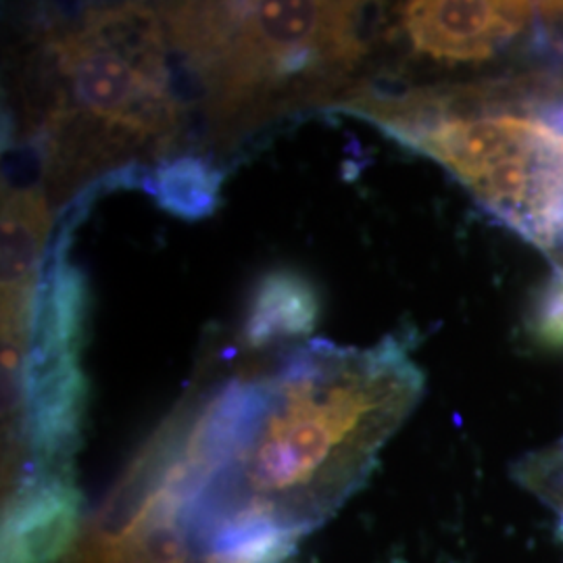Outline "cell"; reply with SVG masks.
I'll use <instances>...</instances> for the list:
<instances>
[{
	"label": "cell",
	"mask_w": 563,
	"mask_h": 563,
	"mask_svg": "<svg viewBox=\"0 0 563 563\" xmlns=\"http://www.w3.org/2000/svg\"><path fill=\"white\" fill-rule=\"evenodd\" d=\"M422 393L411 339L390 334L307 342L190 395L172 418L184 528L213 555L284 562L362 488Z\"/></svg>",
	"instance_id": "obj_1"
},
{
	"label": "cell",
	"mask_w": 563,
	"mask_h": 563,
	"mask_svg": "<svg viewBox=\"0 0 563 563\" xmlns=\"http://www.w3.org/2000/svg\"><path fill=\"white\" fill-rule=\"evenodd\" d=\"M23 69V130L59 202L167 162L188 128L157 4H88L44 21Z\"/></svg>",
	"instance_id": "obj_2"
},
{
	"label": "cell",
	"mask_w": 563,
	"mask_h": 563,
	"mask_svg": "<svg viewBox=\"0 0 563 563\" xmlns=\"http://www.w3.org/2000/svg\"><path fill=\"white\" fill-rule=\"evenodd\" d=\"M443 165L523 241L563 246V84L501 80L360 88L334 104Z\"/></svg>",
	"instance_id": "obj_3"
},
{
	"label": "cell",
	"mask_w": 563,
	"mask_h": 563,
	"mask_svg": "<svg viewBox=\"0 0 563 563\" xmlns=\"http://www.w3.org/2000/svg\"><path fill=\"white\" fill-rule=\"evenodd\" d=\"M174 65L213 141L342 101L367 55L357 2H162Z\"/></svg>",
	"instance_id": "obj_4"
},
{
	"label": "cell",
	"mask_w": 563,
	"mask_h": 563,
	"mask_svg": "<svg viewBox=\"0 0 563 563\" xmlns=\"http://www.w3.org/2000/svg\"><path fill=\"white\" fill-rule=\"evenodd\" d=\"M88 318L90 290L80 267L53 263L30 351L18 367L2 369V563L59 562L78 539Z\"/></svg>",
	"instance_id": "obj_5"
},
{
	"label": "cell",
	"mask_w": 563,
	"mask_h": 563,
	"mask_svg": "<svg viewBox=\"0 0 563 563\" xmlns=\"http://www.w3.org/2000/svg\"><path fill=\"white\" fill-rule=\"evenodd\" d=\"M395 38L416 59L443 67H478L511 53L518 42L541 44L547 4L528 2H405L393 9Z\"/></svg>",
	"instance_id": "obj_6"
},
{
	"label": "cell",
	"mask_w": 563,
	"mask_h": 563,
	"mask_svg": "<svg viewBox=\"0 0 563 563\" xmlns=\"http://www.w3.org/2000/svg\"><path fill=\"white\" fill-rule=\"evenodd\" d=\"M53 228L42 186L2 195V332H32L36 323L44 246Z\"/></svg>",
	"instance_id": "obj_7"
},
{
	"label": "cell",
	"mask_w": 563,
	"mask_h": 563,
	"mask_svg": "<svg viewBox=\"0 0 563 563\" xmlns=\"http://www.w3.org/2000/svg\"><path fill=\"white\" fill-rule=\"evenodd\" d=\"M322 313L313 280L292 267H276L255 284L242 320V344L263 349L274 342L309 336Z\"/></svg>",
	"instance_id": "obj_8"
},
{
	"label": "cell",
	"mask_w": 563,
	"mask_h": 563,
	"mask_svg": "<svg viewBox=\"0 0 563 563\" xmlns=\"http://www.w3.org/2000/svg\"><path fill=\"white\" fill-rule=\"evenodd\" d=\"M222 178V172L209 159L184 155L157 163L144 176V188L165 211L184 220H201L218 207Z\"/></svg>",
	"instance_id": "obj_9"
},
{
	"label": "cell",
	"mask_w": 563,
	"mask_h": 563,
	"mask_svg": "<svg viewBox=\"0 0 563 563\" xmlns=\"http://www.w3.org/2000/svg\"><path fill=\"white\" fill-rule=\"evenodd\" d=\"M539 330L544 341L563 344V265L547 288Z\"/></svg>",
	"instance_id": "obj_10"
},
{
	"label": "cell",
	"mask_w": 563,
	"mask_h": 563,
	"mask_svg": "<svg viewBox=\"0 0 563 563\" xmlns=\"http://www.w3.org/2000/svg\"><path fill=\"white\" fill-rule=\"evenodd\" d=\"M560 528H562V534H563V516H560Z\"/></svg>",
	"instance_id": "obj_11"
}]
</instances>
